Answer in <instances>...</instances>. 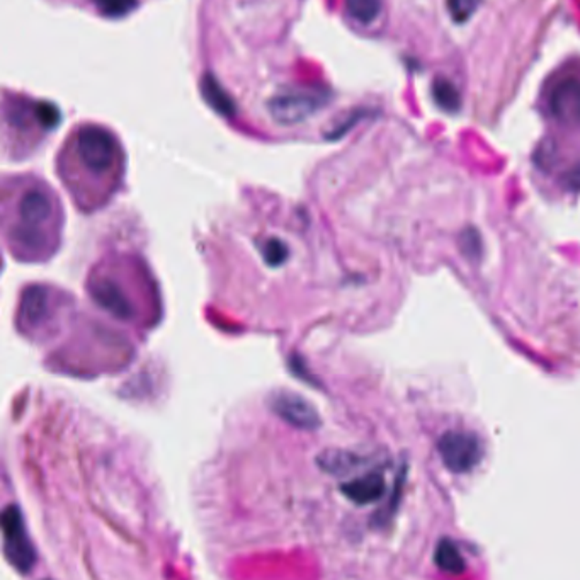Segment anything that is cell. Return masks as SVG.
<instances>
[{
    "instance_id": "3",
    "label": "cell",
    "mask_w": 580,
    "mask_h": 580,
    "mask_svg": "<svg viewBox=\"0 0 580 580\" xmlns=\"http://www.w3.org/2000/svg\"><path fill=\"white\" fill-rule=\"evenodd\" d=\"M2 530H4V550L7 560L13 564L19 572H29L35 565V548L27 538L25 530V521L21 516V511L17 505L5 507L2 514Z\"/></svg>"
},
{
    "instance_id": "12",
    "label": "cell",
    "mask_w": 580,
    "mask_h": 580,
    "mask_svg": "<svg viewBox=\"0 0 580 580\" xmlns=\"http://www.w3.org/2000/svg\"><path fill=\"white\" fill-rule=\"evenodd\" d=\"M346 9L357 23L371 25L378 19L383 4L381 0H346Z\"/></svg>"
},
{
    "instance_id": "18",
    "label": "cell",
    "mask_w": 580,
    "mask_h": 580,
    "mask_svg": "<svg viewBox=\"0 0 580 580\" xmlns=\"http://www.w3.org/2000/svg\"><path fill=\"white\" fill-rule=\"evenodd\" d=\"M263 255H264L265 263L269 265L283 264L288 257V249L286 245L278 239L267 240L263 247Z\"/></svg>"
},
{
    "instance_id": "6",
    "label": "cell",
    "mask_w": 580,
    "mask_h": 580,
    "mask_svg": "<svg viewBox=\"0 0 580 580\" xmlns=\"http://www.w3.org/2000/svg\"><path fill=\"white\" fill-rule=\"evenodd\" d=\"M550 113L564 127L580 125V78L564 77L552 88L548 98Z\"/></svg>"
},
{
    "instance_id": "1",
    "label": "cell",
    "mask_w": 580,
    "mask_h": 580,
    "mask_svg": "<svg viewBox=\"0 0 580 580\" xmlns=\"http://www.w3.org/2000/svg\"><path fill=\"white\" fill-rule=\"evenodd\" d=\"M68 151L77 164L90 176H114L123 159L116 137L109 129L99 125L78 128L70 140Z\"/></svg>"
},
{
    "instance_id": "11",
    "label": "cell",
    "mask_w": 580,
    "mask_h": 580,
    "mask_svg": "<svg viewBox=\"0 0 580 580\" xmlns=\"http://www.w3.org/2000/svg\"><path fill=\"white\" fill-rule=\"evenodd\" d=\"M432 98H434L436 104L444 111H448V113H456L461 108V98H460L458 88H454L451 80H448L444 77L434 78V82H432Z\"/></svg>"
},
{
    "instance_id": "7",
    "label": "cell",
    "mask_w": 580,
    "mask_h": 580,
    "mask_svg": "<svg viewBox=\"0 0 580 580\" xmlns=\"http://www.w3.org/2000/svg\"><path fill=\"white\" fill-rule=\"evenodd\" d=\"M17 213H19V227L41 230L39 227L47 223L53 215V202L48 192L38 188L26 191L17 206Z\"/></svg>"
},
{
    "instance_id": "13",
    "label": "cell",
    "mask_w": 580,
    "mask_h": 580,
    "mask_svg": "<svg viewBox=\"0 0 580 580\" xmlns=\"http://www.w3.org/2000/svg\"><path fill=\"white\" fill-rule=\"evenodd\" d=\"M202 92H204L206 101L210 102L218 113L227 114L228 116V114H233V111H235L233 102L230 101V98L212 77H206L202 80Z\"/></svg>"
},
{
    "instance_id": "8",
    "label": "cell",
    "mask_w": 580,
    "mask_h": 580,
    "mask_svg": "<svg viewBox=\"0 0 580 580\" xmlns=\"http://www.w3.org/2000/svg\"><path fill=\"white\" fill-rule=\"evenodd\" d=\"M92 296L101 305L104 310H108L109 314H113L118 318H131L133 316V306L123 295L121 288L111 281V279H98L92 285Z\"/></svg>"
},
{
    "instance_id": "2",
    "label": "cell",
    "mask_w": 580,
    "mask_h": 580,
    "mask_svg": "<svg viewBox=\"0 0 580 580\" xmlns=\"http://www.w3.org/2000/svg\"><path fill=\"white\" fill-rule=\"evenodd\" d=\"M438 451L442 463L454 473H467L477 467L483 456L482 442L471 432L450 430L438 441Z\"/></svg>"
},
{
    "instance_id": "9",
    "label": "cell",
    "mask_w": 580,
    "mask_h": 580,
    "mask_svg": "<svg viewBox=\"0 0 580 580\" xmlns=\"http://www.w3.org/2000/svg\"><path fill=\"white\" fill-rule=\"evenodd\" d=\"M341 491L354 504H371L381 499V495L385 493V479L378 471H371L342 483Z\"/></svg>"
},
{
    "instance_id": "17",
    "label": "cell",
    "mask_w": 580,
    "mask_h": 580,
    "mask_svg": "<svg viewBox=\"0 0 580 580\" xmlns=\"http://www.w3.org/2000/svg\"><path fill=\"white\" fill-rule=\"evenodd\" d=\"M482 0H446L456 23H465L479 9Z\"/></svg>"
},
{
    "instance_id": "5",
    "label": "cell",
    "mask_w": 580,
    "mask_h": 580,
    "mask_svg": "<svg viewBox=\"0 0 580 580\" xmlns=\"http://www.w3.org/2000/svg\"><path fill=\"white\" fill-rule=\"evenodd\" d=\"M269 407L293 428L314 430L320 426V416L316 407L293 391H274L269 397Z\"/></svg>"
},
{
    "instance_id": "15",
    "label": "cell",
    "mask_w": 580,
    "mask_h": 580,
    "mask_svg": "<svg viewBox=\"0 0 580 580\" xmlns=\"http://www.w3.org/2000/svg\"><path fill=\"white\" fill-rule=\"evenodd\" d=\"M318 465L327 470L328 473H344L356 465V458L344 451H327L318 456Z\"/></svg>"
},
{
    "instance_id": "10",
    "label": "cell",
    "mask_w": 580,
    "mask_h": 580,
    "mask_svg": "<svg viewBox=\"0 0 580 580\" xmlns=\"http://www.w3.org/2000/svg\"><path fill=\"white\" fill-rule=\"evenodd\" d=\"M434 562L441 570L448 572V574H453V575L465 572V558L460 554L458 546L448 538L438 543Z\"/></svg>"
},
{
    "instance_id": "14",
    "label": "cell",
    "mask_w": 580,
    "mask_h": 580,
    "mask_svg": "<svg viewBox=\"0 0 580 580\" xmlns=\"http://www.w3.org/2000/svg\"><path fill=\"white\" fill-rule=\"evenodd\" d=\"M47 308H48L47 293L38 286L29 288L25 296V314L27 322L38 324L39 320L47 314Z\"/></svg>"
},
{
    "instance_id": "4",
    "label": "cell",
    "mask_w": 580,
    "mask_h": 580,
    "mask_svg": "<svg viewBox=\"0 0 580 580\" xmlns=\"http://www.w3.org/2000/svg\"><path fill=\"white\" fill-rule=\"evenodd\" d=\"M324 101L326 96L316 90L295 88L274 96L273 101L269 102V113L278 123L295 125L316 113Z\"/></svg>"
},
{
    "instance_id": "16",
    "label": "cell",
    "mask_w": 580,
    "mask_h": 580,
    "mask_svg": "<svg viewBox=\"0 0 580 580\" xmlns=\"http://www.w3.org/2000/svg\"><path fill=\"white\" fill-rule=\"evenodd\" d=\"M94 4L106 17H121L137 7V0H94Z\"/></svg>"
}]
</instances>
